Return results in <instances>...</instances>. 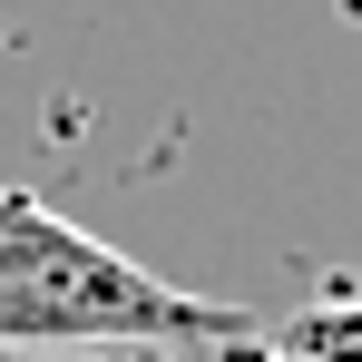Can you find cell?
<instances>
[{
	"instance_id": "obj_1",
	"label": "cell",
	"mask_w": 362,
	"mask_h": 362,
	"mask_svg": "<svg viewBox=\"0 0 362 362\" xmlns=\"http://www.w3.org/2000/svg\"><path fill=\"white\" fill-rule=\"evenodd\" d=\"M255 313L196 303L88 226L0 186V343H235Z\"/></svg>"
},
{
	"instance_id": "obj_2",
	"label": "cell",
	"mask_w": 362,
	"mask_h": 362,
	"mask_svg": "<svg viewBox=\"0 0 362 362\" xmlns=\"http://www.w3.org/2000/svg\"><path fill=\"white\" fill-rule=\"evenodd\" d=\"M284 362H362V303L353 294H333V303H303L294 323H274L264 333Z\"/></svg>"
},
{
	"instance_id": "obj_3",
	"label": "cell",
	"mask_w": 362,
	"mask_h": 362,
	"mask_svg": "<svg viewBox=\"0 0 362 362\" xmlns=\"http://www.w3.org/2000/svg\"><path fill=\"white\" fill-rule=\"evenodd\" d=\"M226 362H274V343H255V333H235V343H216Z\"/></svg>"
}]
</instances>
